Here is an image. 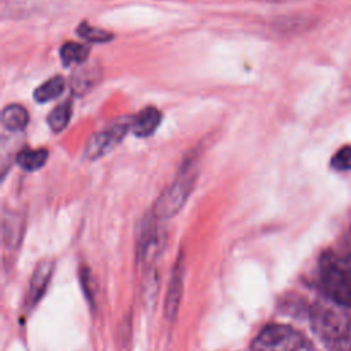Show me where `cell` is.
I'll return each instance as SVG.
<instances>
[{
	"label": "cell",
	"mask_w": 351,
	"mask_h": 351,
	"mask_svg": "<svg viewBox=\"0 0 351 351\" xmlns=\"http://www.w3.org/2000/svg\"><path fill=\"white\" fill-rule=\"evenodd\" d=\"M315 336L329 351H351V315L329 299L317 300L310 308Z\"/></svg>",
	"instance_id": "obj_1"
},
{
	"label": "cell",
	"mask_w": 351,
	"mask_h": 351,
	"mask_svg": "<svg viewBox=\"0 0 351 351\" xmlns=\"http://www.w3.org/2000/svg\"><path fill=\"white\" fill-rule=\"evenodd\" d=\"M197 163L199 152L193 149L184 158L173 182L156 199L151 210L156 218L166 221L184 207L196 184Z\"/></svg>",
	"instance_id": "obj_2"
},
{
	"label": "cell",
	"mask_w": 351,
	"mask_h": 351,
	"mask_svg": "<svg viewBox=\"0 0 351 351\" xmlns=\"http://www.w3.org/2000/svg\"><path fill=\"white\" fill-rule=\"evenodd\" d=\"M318 282L330 302L351 307V254L340 256L326 251L318 262Z\"/></svg>",
	"instance_id": "obj_3"
},
{
	"label": "cell",
	"mask_w": 351,
	"mask_h": 351,
	"mask_svg": "<svg viewBox=\"0 0 351 351\" xmlns=\"http://www.w3.org/2000/svg\"><path fill=\"white\" fill-rule=\"evenodd\" d=\"M251 351H314V347L291 325L269 324L254 337Z\"/></svg>",
	"instance_id": "obj_4"
},
{
	"label": "cell",
	"mask_w": 351,
	"mask_h": 351,
	"mask_svg": "<svg viewBox=\"0 0 351 351\" xmlns=\"http://www.w3.org/2000/svg\"><path fill=\"white\" fill-rule=\"evenodd\" d=\"M166 243V230L162 225V219L156 218L152 211L148 213L140 228L137 255L144 267L152 269L159 259Z\"/></svg>",
	"instance_id": "obj_5"
},
{
	"label": "cell",
	"mask_w": 351,
	"mask_h": 351,
	"mask_svg": "<svg viewBox=\"0 0 351 351\" xmlns=\"http://www.w3.org/2000/svg\"><path fill=\"white\" fill-rule=\"evenodd\" d=\"M132 122L133 117L125 115L112 121L100 132L92 134L85 144L84 156L88 160H96L111 152L123 140L126 133L132 130Z\"/></svg>",
	"instance_id": "obj_6"
},
{
	"label": "cell",
	"mask_w": 351,
	"mask_h": 351,
	"mask_svg": "<svg viewBox=\"0 0 351 351\" xmlns=\"http://www.w3.org/2000/svg\"><path fill=\"white\" fill-rule=\"evenodd\" d=\"M53 261L52 259H43L37 263L32 273V278L29 282V289L26 295V307L33 308L44 296L47 287L51 281L52 271H53Z\"/></svg>",
	"instance_id": "obj_7"
},
{
	"label": "cell",
	"mask_w": 351,
	"mask_h": 351,
	"mask_svg": "<svg viewBox=\"0 0 351 351\" xmlns=\"http://www.w3.org/2000/svg\"><path fill=\"white\" fill-rule=\"evenodd\" d=\"M182 291H184V262H182V255L177 259L171 277L169 281L167 287V293H166V300H165V317L169 321H173L178 313L180 302L182 298Z\"/></svg>",
	"instance_id": "obj_8"
},
{
	"label": "cell",
	"mask_w": 351,
	"mask_h": 351,
	"mask_svg": "<svg viewBox=\"0 0 351 351\" xmlns=\"http://www.w3.org/2000/svg\"><path fill=\"white\" fill-rule=\"evenodd\" d=\"M101 75V69L97 63H84L71 75L70 86L75 96H82L90 90L99 81Z\"/></svg>",
	"instance_id": "obj_9"
},
{
	"label": "cell",
	"mask_w": 351,
	"mask_h": 351,
	"mask_svg": "<svg viewBox=\"0 0 351 351\" xmlns=\"http://www.w3.org/2000/svg\"><path fill=\"white\" fill-rule=\"evenodd\" d=\"M162 122V112L152 106L143 108L133 117L132 133L137 137H149Z\"/></svg>",
	"instance_id": "obj_10"
},
{
	"label": "cell",
	"mask_w": 351,
	"mask_h": 351,
	"mask_svg": "<svg viewBox=\"0 0 351 351\" xmlns=\"http://www.w3.org/2000/svg\"><path fill=\"white\" fill-rule=\"evenodd\" d=\"M29 123V112L21 104H8L1 112V125L10 132H22Z\"/></svg>",
	"instance_id": "obj_11"
},
{
	"label": "cell",
	"mask_w": 351,
	"mask_h": 351,
	"mask_svg": "<svg viewBox=\"0 0 351 351\" xmlns=\"http://www.w3.org/2000/svg\"><path fill=\"white\" fill-rule=\"evenodd\" d=\"M47 159H48L47 148H37V149L22 148L15 158L18 166L26 171L40 170L47 163Z\"/></svg>",
	"instance_id": "obj_12"
},
{
	"label": "cell",
	"mask_w": 351,
	"mask_h": 351,
	"mask_svg": "<svg viewBox=\"0 0 351 351\" xmlns=\"http://www.w3.org/2000/svg\"><path fill=\"white\" fill-rule=\"evenodd\" d=\"M66 88V81L62 75H53L49 80H47L45 82H43L40 86L36 88L33 96L34 100L38 103H47L51 101L53 99H56L58 96H60L63 93Z\"/></svg>",
	"instance_id": "obj_13"
},
{
	"label": "cell",
	"mask_w": 351,
	"mask_h": 351,
	"mask_svg": "<svg viewBox=\"0 0 351 351\" xmlns=\"http://www.w3.org/2000/svg\"><path fill=\"white\" fill-rule=\"evenodd\" d=\"M60 59L63 66H73V64H84L89 56V48L84 44L69 41L60 47Z\"/></svg>",
	"instance_id": "obj_14"
},
{
	"label": "cell",
	"mask_w": 351,
	"mask_h": 351,
	"mask_svg": "<svg viewBox=\"0 0 351 351\" xmlns=\"http://www.w3.org/2000/svg\"><path fill=\"white\" fill-rule=\"evenodd\" d=\"M71 115H73L71 100L63 101L59 106H56L55 108H52L51 112L48 114V118H47L48 126L51 128L52 132H56V133L62 132L69 125Z\"/></svg>",
	"instance_id": "obj_15"
},
{
	"label": "cell",
	"mask_w": 351,
	"mask_h": 351,
	"mask_svg": "<svg viewBox=\"0 0 351 351\" xmlns=\"http://www.w3.org/2000/svg\"><path fill=\"white\" fill-rule=\"evenodd\" d=\"M77 34L86 40L88 43H96V44H103V43H108L112 40V33L101 29V27H96L89 25L88 22H82L80 23V26L77 27Z\"/></svg>",
	"instance_id": "obj_16"
},
{
	"label": "cell",
	"mask_w": 351,
	"mask_h": 351,
	"mask_svg": "<svg viewBox=\"0 0 351 351\" xmlns=\"http://www.w3.org/2000/svg\"><path fill=\"white\" fill-rule=\"evenodd\" d=\"M21 218H16L14 214L10 217H4V240L10 245L14 243H19L21 240Z\"/></svg>",
	"instance_id": "obj_17"
},
{
	"label": "cell",
	"mask_w": 351,
	"mask_h": 351,
	"mask_svg": "<svg viewBox=\"0 0 351 351\" xmlns=\"http://www.w3.org/2000/svg\"><path fill=\"white\" fill-rule=\"evenodd\" d=\"M330 166L337 171L351 170V145L341 147L330 160Z\"/></svg>",
	"instance_id": "obj_18"
},
{
	"label": "cell",
	"mask_w": 351,
	"mask_h": 351,
	"mask_svg": "<svg viewBox=\"0 0 351 351\" xmlns=\"http://www.w3.org/2000/svg\"><path fill=\"white\" fill-rule=\"evenodd\" d=\"M80 280H81V285H82L86 299L92 303L93 295H95V285H93V276L88 267H82L80 270Z\"/></svg>",
	"instance_id": "obj_19"
}]
</instances>
